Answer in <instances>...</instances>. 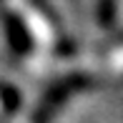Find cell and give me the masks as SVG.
<instances>
[{
	"mask_svg": "<svg viewBox=\"0 0 123 123\" xmlns=\"http://www.w3.org/2000/svg\"><path fill=\"white\" fill-rule=\"evenodd\" d=\"M91 83H93V78L88 73H80V70L58 78V80L45 91V96L40 98V105H38V111H35V123H48L55 116V111H58L70 96L86 91Z\"/></svg>",
	"mask_w": 123,
	"mask_h": 123,
	"instance_id": "1",
	"label": "cell"
},
{
	"mask_svg": "<svg viewBox=\"0 0 123 123\" xmlns=\"http://www.w3.org/2000/svg\"><path fill=\"white\" fill-rule=\"evenodd\" d=\"M3 28H5V38H8V45L18 58H25V55L33 53L35 48V40H33V33L28 23L20 18L13 10H3Z\"/></svg>",
	"mask_w": 123,
	"mask_h": 123,
	"instance_id": "2",
	"label": "cell"
},
{
	"mask_svg": "<svg viewBox=\"0 0 123 123\" xmlns=\"http://www.w3.org/2000/svg\"><path fill=\"white\" fill-rule=\"evenodd\" d=\"M96 20L105 30L116 28V23H118V0H96Z\"/></svg>",
	"mask_w": 123,
	"mask_h": 123,
	"instance_id": "3",
	"label": "cell"
},
{
	"mask_svg": "<svg viewBox=\"0 0 123 123\" xmlns=\"http://www.w3.org/2000/svg\"><path fill=\"white\" fill-rule=\"evenodd\" d=\"M28 3L33 5V10H35L48 25H53L55 30H63V20H60L58 10H55V5L50 3V0H28Z\"/></svg>",
	"mask_w": 123,
	"mask_h": 123,
	"instance_id": "4",
	"label": "cell"
},
{
	"mask_svg": "<svg viewBox=\"0 0 123 123\" xmlns=\"http://www.w3.org/2000/svg\"><path fill=\"white\" fill-rule=\"evenodd\" d=\"M0 3H3V0H0Z\"/></svg>",
	"mask_w": 123,
	"mask_h": 123,
	"instance_id": "5",
	"label": "cell"
}]
</instances>
